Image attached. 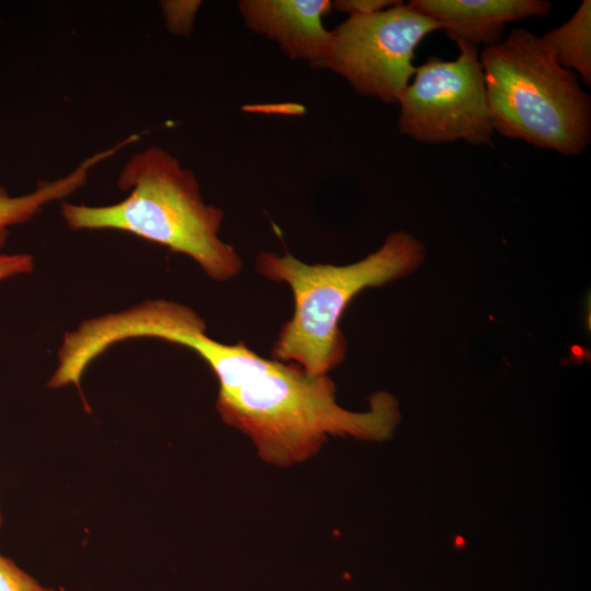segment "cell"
Returning a JSON list of instances; mask_svg holds the SVG:
<instances>
[{"label": "cell", "instance_id": "6", "mask_svg": "<svg viewBox=\"0 0 591 591\" xmlns=\"http://www.w3.org/2000/svg\"><path fill=\"white\" fill-rule=\"evenodd\" d=\"M456 44V59L432 56L416 67L397 102L399 132L429 144L462 140L493 146L495 131L478 47Z\"/></svg>", "mask_w": 591, "mask_h": 591}, {"label": "cell", "instance_id": "2", "mask_svg": "<svg viewBox=\"0 0 591 591\" xmlns=\"http://www.w3.org/2000/svg\"><path fill=\"white\" fill-rule=\"evenodd\" d=\"M128 196L113 205L63 202L61 216L72 230H118L193 258L217 281L239 275L242 260L219 237L223 212L207 205L195 174L166 150L148 147L129 158L118 175Z\"/></svg>", "mask_w": 591, "mask_h": 591}, {"label": "cell", "instance_id": "7", "mask_svg": "<svg viewBox=\"0 0 591 591\" xmlns=\"http://www.w3.org/2000/svg\"><path fill=\"white\" fill-rule=\"evenodd\" d=\"M333 9L329 0H243L239 10L246 26L275 42L291 59L311 66L324 56L331 31L323 18Z\"/></svg>", "mask_w": 591, "mask_h": 591}, {"label": "cell", "instance_id": "8", "mask_svg": "<svg viewBox=\"0 0 591 591\" xmlns=\"http://www.w3.org/2000/svg\"><path fill=\"white\" fill-rule=\"evenodd\" d=\"M407 4L436 22L455 43L476 47L499 43L508 23L543 16L552 9L545 0H412Z\"/></svg>", "mask_w": 591, "mask_h": 591}, {"label": "cell", "instance_id": "10", "mask_svg": "<svg viewBox=\"0 0 591 591\" xmlns=\"http://www.w3.org/2000/svg\"><path fill=\"white\" fill-rule=\"evenodd\" d=\"M558 63L591 84V1L583 0L572 16L542 36Z\"/></svg>", "mask_w": 591, "mask_h": 591}, {"label": "cell", "instance_id": "14", "mask_svg": "<svg viewBox=\"0 0 591 591\" xmlns=\"http://www.w3.org/2000/svg\"><path fill=\"white\" fill-rule=\"evenodd\" d=\"M2 522H3V519H2V513H1V509H0V528L2 526Z\"/></svg>", "mask_w": 591, "mask_h": 591}, {"label": "cell", "instance_id": "12", "mask_svg": "<svg viewBox=\"0 0 591 591\" xmlns=\"http://www.w3.org/2000/svg\"><path fill=\"white\" fill-rule=\"evenodd\" d=\"M393 0H336L332 2L333 9L349 15L371 14L394 5Z\"/></svg>", "mask_w": 591, "mask_h": 591}, {"label": "cell", "instance_id": "5", "mask_svg": "<svg viewBox=\"0 0 591 591\" xmlns=\"http://www.w3.org/2000/svg\"><path fill=\"white\" fill-rule=\"evenodd\" d=\"M440 26L407 3L382 11L349 15L331 31L327 49L316 68L343 77L359 94L397 104L415 72V50Z\"/></svg>", "mask_w": 591, "mask_h": 591}, {"label": "cell", "instance_id": "9", "mask_svg": "<svg viewBox=\"0 0 591 591\" xmlns=\"http://www.w3.org/2000/svg\"><path fill=\"white\" fill-rule=\"evenodd\" d=\"M118 151L116 146L97 152L78 165L63 177L39 182L34 190L21 196H11L0 186V248L3 246L9 229L24 223L37 215L42 208L53 201L63 199L86 182L89 172L103 160Z\"/></svg>", "mask_w": 591, "mask_h": 591}, {"label": "cell", "instance_id": "4", "mask_svg": "<svg viewBox=\"0 0 591 591\" xmlns=\"http://www.w3.org/2000/svg\"><path fill=\"white\" fill-rule=\"evenodd\" d=\"M494 131L564 155L591 139V99L542 36L512 30L479 53Z\"/></svg>", "mask_w": 591, "mask_h": 591}, {"label": "cell", "instance_id": "1", "mask_svg": "<svg viewBox=\"0 0 591 591\" xmlns=\"http://www.w3.org/2000/svg\"><path fill=\"white\" fill-rule=\"evenodd\" d=\"M205 321L189 306L150 300L115 312L113 338H157L195 351L219 383L216 408L221 419L247 437L258 455L278 466L313 456L328 436H382L393 419L392 402L372 399L368 413H351L335 401L334 382L293 362L267 359L243 341L222 344L206 333Z\"/></svg>", "mask_w": 591, "mask_h": 591}, {"label": "cell", "instance_id": "3", "mask_svg": "<svg viewBox=\"0 0 591 591\" xmlns=\"http://www.w3.org/2000/svg\"><path fill=\"white\" fill-rule=\"evenodd\" d=\"M424 258L421 243L407 232L391 233L383 245L349 265H310L291 254L259 252L255 267L264 277L286 282L293 296V314L273 346L271 358L293 362L323 375L346 354L339 321L361 290L381 286L416 268Z\"/></svg>", "mask_w": 591, "mask_h": 591}, {"label": "cell", "instance_id": "13", "mask_svg": "<svg viewBox=\"0 0 591 591\" xmlns=\"http://www.w3.org/2000/svg\"><path fill=\"white\" fill-rule=\"evenodd\" d=\"M34 267L33 257L28 254L0 253V281L30 273Z\"/></svg>", "mask_w": 591, "mask_h": 591}, {"label": "cell", "instance_id": "11", "mask_svg": "<svg viewBox=\"0 0 591 591\" xmlns=\"http://www.w3.org/2000/svg\"><path fill=\"white\" fill-rule=\"evenodd\" d=\"M0 591H54L44 588L10 558L0 554Z\"/></svg>", "mask_w": 591, "mask_h": 591}]
</instances>
